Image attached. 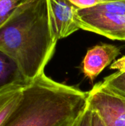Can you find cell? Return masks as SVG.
<instances>
[{"label":"cell","mask_w":125,"mask_h":126,"mask_svg":"<svg viewBox=\"0 0 125 126\" xmlns=\"http://www.w3.org/2000/svg\"><path fill=\"white\" fill-rule=\"evenodd\" d=\"M57 42L47 0H24L0 24V50L16 63L29 82L44 72Z\"/></svg>","instance_id":"1"},{"label":"cell","mask_w":125,"mask_h":126,"mask_svg":"<svg viewBox=\"0 0 125 126\" xmlns=\"http://www.w3.org/2000/svg\"><path fill=\"white\" fill-rule=\"evenodd\" d=\"M88 106V92L58 83L43 72L27 85L2 126H58L77 119Z\"/></svg>","instance_id":"2"},{"label":"cell","mask_w":125,"mask_h":126,"mask_svg":"<svg viewBox=\"0 0 125 126\" xmlns=\"http://www.w3.org/2000/svg\"><path fill=\"white\" fill-rule=\"evenodd\" d=\"M78 16L81 30L125 41V0L79 9Z\"/></svg>","instance_id":"3"},{"label":"cell","mask_w":125,"mask_h":126,"mask_svg":"<svg viewBox=\"0 0 125 126\" xmlns=\"http://www.w3.org/2000/svg\"><path fill=\"white\" fill-rule=\"evenodd\" d=\"M88 105L99 114L105 126H125V99L99 83L88 92Z\"/></svg>","instance_id":"4"},{"label":"cell","mask_w":125,"mask_h":126,"mask_svg":"<svg viewBox=\"0 0 125 126\" xmlns=\"http://www.w3.org/2000/svg\"><path fill=\"white\" fill-rule=\"evenodd\" d=\"M47 5L52 30L57 41L80 30L79 8L69 0H47Z\"/></svg>","instance_id":"5"},{"label":"cell","mask_w":125,"mask_h":126,"mask_svg":"<svg viewBox=\"0 0 125 126\" xmlns=\"http://www.w3.org/2000/svg\"><path fill=\"white\" fill-rule=\"evenodd\" d=\"M120 49L113 44H99L88 49L81 65L84 77L91 82L120 55Z\"/></svg>","instance_id":"6"},{"label":"cell","mask_w":125,"mask_h":126,"mask_svg":"<svg viewBox=\"0 0 125 126\" xmlns=\"http://www.w3.org/2000/svg\"><path fill=\"white\" fill-rule=\"evenodd\" d=\"M29 83L24 78L16 63L0 50V92L13 86H27Z\"/></svg>","instance_id":"7"},{"label":"cell","mask_w":125,"mask_h":126,"mask_svg":"<svg viewBox=\"0 0 125 126\" xmlns=\"http://www.w3.org/2000/svg\"><path fill=\"white\" fill-rule=\"evenodd\" d=\"M25 86H13L0 92V126H3L17 106Z\"/></svg>","instance_id":"8"},{"label":"cell","mask_w":125,"mask_h":126,"mask_svg":"<svg viewBox=\"0 0 125 126\" xmlns=\"http://www.w3.org/2000/svg\"><path fill=\"white\" fill-rule=\"evenodd\" d=\"M102 87L125 99V72H117L99 83Z\"/></svg>","instance_id":"9"},{"label":"cell","mask_w":125,"mask_h":126,"mask_svg":"<svg viewBox=\"0 0 125 126\" xmlns=\"http://www.w3.org/2000/svg\"><path fill=\"white\" fill-rule=\"evenodd\" d=\"M24 0H0V24Z\"/></svg>","instance_id":"10"},{"label":"cell","mask_w":125,"mask_h":126,"mask_svg":"<svg viewBox=\"0 0 125 126\" xmlns=\"http://www.w3.org/2000/svg\"><path fill=\"white\" fill-rule=\"evenodd\" d=\"M79 9H86L100 4L107 3L110 1H114L118 0H69Z\"/></svg>","instance_id":"11"},{"label":"cell","mask_w":125,"mask_h":126,"mask_svg":"<svg viewBox=\"0 0 125 126\" xmlns=\"http://www.w3.org/2000/svg\"><path fill=\"white\" fill-rule=\"evenodd\" d=\"M90 109H91L90 126H105V124L102 118L99 115V114L96 110L91 109V107H90Z\"/></svg>","instance_id":"12"},{"label":"cell","mask_w":125,"mask_h":126,"mask_svg":"<svg viewBox=\"0 0 125 126\" xmlns=\"http://www.w3.org/2000/svg\"><path fill=\"white\" fill-rule=\"evenodd\" d=\"M90 120H91V109L89 106H88L86 109L80 117L76 126H90Z\"/></svg>","instance_id":"13"},{"label":"cell","mask_w":125,"mask_h":126,"mask_svg":"<svg viewBox=\"0 0 125 126\" xmlns=\"http://www.w3.org/2000/svg\"><path fill=\"white\" fill-rule=\"evenodd\" d=\"M111 69H115L119 72H125V55L116 60L110 66Z\"/></svg>","instance_id":"14"},{"label":"cell","mask_w":125,"mask_h":126,"mask_svg":"<svg viewBox=\"0 0 125 126\" xmlns=\"http://www.w3.org/2000/svg\"><path fill=\"white\" fill-rule=\"evenodd\" d=\"M80 117H77V119H74V120H71L66 121V122L63 123V124H61V125H60V126H76L77 123V121H78V120L80 118Z\"/></svg>","instance_id":"15"}]
</instances>
